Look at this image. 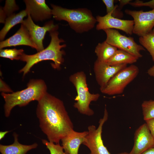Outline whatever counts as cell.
I'll list each match as a JSON object with an SVG mask.
<instances>
[{
	"instance_id": "cell-1",
	"label": "cell",
	"mask_w": 154,
	"mask_h": 154,
	"mask_svg": "<svg viewBox=\"0 0 154 154\" xmlns=\"http://www.w3.org/2000/svg\"><path fill=\"white\" fill-rule=\"evenodd\" d=\"M36 113L40 128L49 141L59 143L74 129L63 101L47 92L38 101Z\"/></svg>"
},
{
	"instance_id": "cell-2",
	"label": "cell",
	"mask_w": 154,
	"mask_h": 154,
	"mask_svg": "<svg viewBox=\"0 0 154 154\" xmlns=\"http://www.w3.org/2000/svg\"><path fill=\"white\" fill-rule=\"evenodd\" d=\"M51 38L50 42L48 46L43 50L32 55H27L24 53L21 55L20 60L25 62V66L19 71L23 73L24 76L30 70L35 64L43 60H51L53 62L51 66L54 68L59 70L64 62L63 56L65 51L61 49L66 47V44L61 45L60 43L64 41L58 37V32L57 31L50 32Z\"/></svg>"
},
{
	"instance_id": "cell-3",
	"label": "cell",
	"mask_w": 154,
	"mask_h": 154,
	"mask_svg": "<svg viewBox=\"0 0 154 154\" xmlns=\"http://www.w3.org/2000/svg\"><path fill=\"white\" fill-rule=\"evenodd\" d=\"M47 87L44 81L41 79L30 80L27 87L21 91L12 93L1 92V95L5 101V116L9 117L11 110L15 106H25L30 102L40 100L47 92Z\"/></svg>"
},
{
	"instance_id": "cell-4",
	"label": "cell",
	"mask_w": 154,
	"mask_h": 154,
	"mask_svg": "<svg viewBox=\"0 0 154 154\" xmlns=\"http://www.w3.org/2000/svg\"><path fill=\"white\" fill-rule=\"evenodd\" d=\"M53 18L58 21H67L70 28L78 33L89 31L97 21L91 11L85 8L69 9L51 4Z\"/></svg>"
},
{
	"instance_id": "cell-5",
	"label": "cell",
	"mask_w": 154,
	"mask_h": 154,
	"mask_svg": "<svg viewBox=\"0 0 154 154\" xmlns=\"http://www.w3.org/2000/svg\"><path fill=\"white\" fill-rule=\"evenodd\" d=\"M70 81L75 87L77 95L74 99L76 101L74 104V108L80 114L88 116L94 115L93 110L89 105L92 101H96L100 97L98 93L91 94L87 86L86 75L83 71L76 72L71 75Z\"/></svg>"
},
{
	"instance_id": "cell-6",
	"label": "cell",
	"mask_w": 154,
	"mask_h": 154,
	"mask_svg": "<svg viewBox=\"0 0 154 154\" xmlns=\"http://www.w3.org/2000/svg\"><path fill=\"white\" fill-rule=\"evenodd\" d=\"M139 72L138 67L135 65L127 66L113 76L106 87L100 91L108 95L121 94L126 87L137 77Z\"/></svg>"
},
{
	"instance_id": "cell-7",
	"label": "cell",
	"mask_w": 154,
	"mask_h": 154,
	"mask_svg": "<svg viewBox=\"0 0 154 154\" xmlns=\"http://www.w3.org/2000/svg\"><path fill=\"white\" fill-rule=\"evenodd\" d=\"M108 118V113L105 105L103 117L99 121L96 128L94 125L88 127V133L82 144L89 149L88 154H111L104 145L102 137L103 126Z\"/></svg>"
},
{
	"instance_id": "cell-8",
	"label": "cell",
	"mask_w": 154,
	"mask_h": 154,
	"mask_svg": "<svg viewBox=\"0 0 154 154\" xmlns=\"http://www.w3.org/2000/svg\"><path fill=\"white\" fill-rule=\"evenodd\" d=\"M104 31L106 35L105 41L107 42L118 49L127 52L139 58L142 57L140 51L145 50V48L140 44H137L133 37L122 35L115 29H107Z\"/></svg>"
},
{
	"instance_id": "cell-9",
	"label": "cell",
	"mask_w": 154,
	"mask_h": 154,
	"mask_svg": "<svg viewBox=\"0 0 154 154\" xmlns=\"http://www.w3.org/2000/svg\"><path fill=\"white\" fill-rule=\"evenodd\" d=\"M127 14L131 16L134 25L133 33L139 37L143 36L150 32L154 27V9L144 11L143 10L125 11Z\"/></svg>"
},
{
	"instance_id": "cell-10",
	"label": "cell",
	"mask_w": 154,
	"mask_h": 154,
	"mask_svg": "<svg viewBox=\"0 0 154 154\" xmlns=\"http://www.w3.org/2000/svg\"><path fill=\"white\" fill-rule=\"evenodd\" d=\"M21 24L28 30L33 41L37 47L38 52L44 49L43 40L46 32L56 31L58 27L52 21L46 23L43 27L39 26L34 23L29 14H28L27 19L24 20Z\"/></svg>"
},
{
	"instance_id": "cell-11",
	"label": "cell",
	"mask_w": 154,
	"mask_h": 154,
	"mask_svg": "<svg viewBox=\"0 0 154 154\" xmlns=\"http://www.w3.org/2000/svg\"><path fill=\"white\" fill-rule=\"evenodd\" d=\"M96 19L98 22L96 27L98 30L116 29L121 30L128 35H131L133 33L134 25L133 20L115 18L110 13L103 16L98 15Z\"/></svg>"
},
{
	"instance_id": "cell-12",
	"label": "cell",
	"mask_w": 154,
	"mask_h": 154,
	"mask_svg": "<svg viewBox=\"0 0 154 154\" xmlns=\"http://www.w3.org/2000/svg\"><path fill=\"white\" fill-rule=\"evenodd\" d=\"M123 64L110 66L106 62L96 60L94 62V70L96 80L100 90L104 88L110 79L119 71L127 66Z\"/></svg>"
},
{
	"instance_id": "cell-13",
	"label": "cell",
	"mask_w": 154,
	"mask_h": 154,
	"mask_svg": "<svg viewBox=\"0 0 154 154\" xmlns=\"http://www.w3.org/2000/svg\"><path fill=\"white\" fill-rule=\"evenodd\" d=\"M154 146V138L146 123L135 131L133 147L129 154H141Z\"/></svg>"
},
{
	"instance_id": "cell-14",
	"label": "cell",
	"mask_w": 154,
	"mask_h": 154,
	"mask_svg": "<svg viewBox=\"0 0 154 154\" xmlns=\"http://www.w3.org/2000/svg\"><path fill=\"white\" fill-rule=\"evenodd\" d=\"M26 10L32 20L36 21H43L52 16V10L46 4L44 0H24Z\"/></svg>"
},
{
	"instance_id": "cell-15",
	"label": "cell",
	"mask_w": 154,
	"mask_h": 154,
	"mask_svg": "<svg viewBox=\"0 0 154 154\" xmlns=\"http://www.w3.org/2000/svg\"><path fill=\"white\" fill-rule=\"evenodd\" d=\"M26 45L35 49L37 48L33 42L26 28L21 24L19 30L13 36L0 42V49L7 47Z\"/></svg>"
},
{
	"instance_id": "cell-16",
	"label": "cell",
	"mask_w": 154,
	"mask_h": 154,
	"mask_svg": "<svg viewBox=\"0 0 154 154\" xmlns=\"http://www.w3.org/2000/svg\"><path fill=\"white\" fill-rule=\"evenodd\" d=\"M88 133V131L78 132L74 129L71 131L61 140L64 152L68 154H78L80 146L82 144Z\"/></svg>"
},
{
	"instance_id": "cell-17",
	"label": "cell",
	"mask_w": 154,
	"mask_h": 154,
	"mask_svg": "<svg viewBox=\"0 0 154 154\" xmlns=\"http://www.w3.org/2000/svg\"><path fill=\"white\" fill-rule=\"evenodd\" d=\"M14 142L9 145H0V152L1 154H26L29 150L36 148L38 144L35 143L31 145L21 144L18 141V135L14 132L13 134Z\"/></svg>"
},
{
	"instance_id": "cell-18",
	"label": "cell",
	"mask_w": 154,
	"mask_h": 154,
	"mask_svg": "<svg viewBox=\"0 0 154 154\" xmlns=\"http://www.w3.org/2000/svg\"><path fill=\"white\" fill-rule=\"evenodd\" d=\"M138 57L123 50L117 49L112 56L106 63L110 66L125 64H133L136 62Z\"/></svg>"
},
{
	"instance_id": "cell-19",
	"label": "cell",
	"mask_w": 154,
	"mask_h": 154,
	"mask_svg": "<svg viewBox=\"0 0 154 154\" xmlns=\"http://www.w3.org/2000/svg\"><path fill=\"white\" fill-rule=\"evenodd\" d=\"M28 15L26 10H23L18 13H13L7 17L5 19L4 27L0 32V40L3 41L6 34L13 27L16 25L21 23L23 18Z\"/></svg>"
},
{
	"instance_id": "cell-20",
	"label": "cell",
	"mask_w": 154,
	"mask_h": 154,
	"mask_svg": "<svg viewBox=\"0 0 154 154\" xmlns=\"http://www.w3.org/2000/svg\"><path fill=\"white\" fill-rule=\"evenodd\" d=\"M118 49L107 42L105 41L99 43L96 47L95 52L97 60L106 62L115 53Z\"/></svg>"
},
{
	"instance_id": "cell-21",
	"label": "cell",
	"mask_w": 154,
	"mask_h": 154,
	"mask_svg": "<svg viewBox=\"0 0 154 154\" xmlns=\"http://www.w3.org/2000/svg\"><path fill=\"white\" fill-rule=\"evenodd\" d=\"M139 41L140 45L149 52L154 61V28L147 35L139 37Z\"/></svg>"
},
{
	"instance_id": "cell-22",
	"label": "cell",
	"mask_w": 154,
	"mask_h": 154,
	"mask_svg": "<svg viewBox=\"0 0 154 154\" xmlns=\"http://www.w3.org/2000/svg\"><path fill=\"white\" fill-rule=\"evenodd\" d=\"M19 9L15 0H6L5 6L0 8V23H5L6 19Z\"/></svg>"
},
{
	"instance_id": "cell-23",
	"label": "cell",
	"mask_w": 154,
	"mask_h": 154,
	"mask_svg": "<svg viewBox=\"0 0 154 154\" xmlns=\"http://www.w3.org/2000/svg\"><path fill=\"white\" fill-rule=\"evenodd\" d=\"M143 119L146 121L154 119V100L143 101L141 104Z\"/></svg>"
},
{
	"instance_id": "cell-24",
	"label": "cell",
	"mask_w": 154,
	"mask_h": 154,
	"mask_svg": "<svg viewBox=\"0 0 154 154\" xmlns=\"http://www.w3.org/2000/svg\"><path fill=\"white\" fill-rule=\"evenodd\" d=\"M24 50L22 49H1L0 50V56L11 60H20L21 55L24 53Z\"/></svg>"
},
{
	"instance_id": "cell-25",
	"label": "cell",
	"mask_w": 154,
	"mask_h": 154,
	"mask_svg": "<svg viewBox=\"0 0 154 154\" xmlns=\"http://www.w3.org/2000/svg\"><path fill=\"white\" fill-rule=\"evenodd\" d=\"M106 7L107 13H111L112 16L121 19L123 15V12L119 9L117 5H115L114 0H103Z\"/></svg>"
},
{
	"instance_id": "cell-26",
	"label": "cell",
	"mask_w": 154,
	"mask_h": 154,
	"mask_svg": "<svg viewBox=\"0 0 154 154\" xmlns=\"http://www.w3.org/2000/svg\"><path fill=\"white\" fill-rule=\"evenodd\" d=\"M42 141L49 150L50 154H68L64 152L62 147L59 143H55L44 139Z\"/></svg>"
},
{
	"instance_id": "cell-27",
	"label": "cell",
	"mask_w": 154,
	"mask_h": 154,
	"mask_svg": "<svg viewBox=\"0 0 154 154\" xmlns=\"http://www.w3.org/2000/svg\"><path fill=\"white\" fill-rule=\"evenodd\" d=\"M129 4L135 7H148L152 9H154V0L146 2H144L142 1L137 0L133 2H131Z\"/></svg>"
},
{
	"instance_id": "cell-28",
	"label": "cell",
	"mask_w": 154,
	"mask_h": 154,
	"mask_svg": "<svg viewBox=\"0 0 154 154\" xmlns=\"http://www.w3.org/2000/svg\"><path fill=\"white\" fill-rule=\"evenodd\" d=\"M0 91L3 93L13 92V91L2 79H0Z\"/></svg>"
},
{
	"instance_id": "cell-29",
	"label": "cell",
	"mask_w": 154,
	"mask_h": 154,
	"mask_svg": "<svg viewBox=\"0 0 154 154\" xmlns=\"http://www.w3.org/2000/svg\"><path fill=\"white\" fill-rule=\"evenodd\" d=\"M145 121L154 138V119L148 120Z\"/></svg>"
},
{
	"instance_id": "cell-30",
	"label": "cell",
	"mask_w": 154,
	"mask_h": 154,
	"mask_svg": "<svg viewBox=\"0 0 154 154\" xmlns=\"http://www.w3.org/2000/svg\"><path fill=\"white\" fill-rule=\"evenodd\" d=\"M132 0H119V9L121 10V9L124 5L129 4Z\"/></svg>"
},
{
	"instance_id": "cell-31",
	"label": "cell",
	"mask_w": 154,
	"mask_h": 154,
	"mask_svg": "<svg viewBox=\"0 0 154 154\" xmlns=\"http://www.w3.org/2000/svg\"><path fill=\"white\" fill-rule=\"evenodd\" d=\"M141 154H154V146L145 150Z\"/></svg>"
},
{
	"instance_id": "cell-32",
	"label": "cell",
	"mask_w": 154,
	"mask_h": 154,
	"mask_svg": "<svg viewBox=\"0 0 154 154\" xmlns=\"http://www.w3.org/2000/svg\"><path fill=\"white\" fill-rule=\"evenodd\" d=\"M147 72L149 76L153 77L154 78V64L148 69Z\"/></svg>"
},
{
	"instance_id": "cell-33",
	"label": "cell",
	"mask_w": 154,
	"mask_h": 154,
	"mask_svg": "<svg viewBox=\"0 0 154 154\" xmlns=\"http://www.w3.org/2000/svg\"><path fill=\"white\" fill-rule=\"evenodd\" d=\"M9 131H0V140H1L3 138L5 135Z\"/></svg>"
},
{
	"instance_id": "cell-34",
	"label": "cell",
	"mask_w": 154,
	"mask_h": 154,
	"mask_svg": "<svg viewBox=\"0 0 154 154\" xmlns=\"http://www.w3.org/2000/svg\"><path fill=\"white\" fill-rule=\"evenodd\" d=\"M117 154H129V153H128L126 152H123Z\"/></svg>"
}]
</instances>
